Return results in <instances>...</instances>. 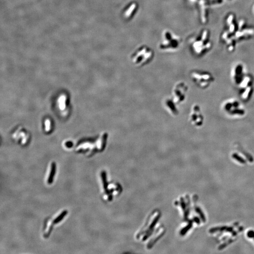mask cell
I'll use <instances>...</instances> for the list:
<instances>
[{"label":"cell","instance_id":"cell-7","mask_svg":"<svg viewBox=\"0 0 254 254\" xmlns=\"http://www.w3.org/2000/svg\"><path fill=\"white\" fill-rule=\"evenodd\" d=\"M164 107H166V109L167 111H168L169 113L171 114L174 115H177V108L175 106V102L173 100H172L171 101V100L169 99H167L164 102Z\"/></svg>","mask_w":254,"mask_h":254},{"label":"cell","instance_id":"cell-5","mask_svg":"<svg viewBox=\"0 0 254 254\" xmlns=\"http://www.w3.org/2000/svg\"><path fill=\"white\" fill-rule=\"evenodd\" d=\"M132 57V61L135 65L140 67L147 64L151 60L152 52L146 48L138 49Z\"/></svg>","mask_w":254,"mask_h":254},{"label":"cell","instance_id":"cell-1","mask_svg":"<svg viewBox=\"0 0 254 254\" xmlns=\"http://www.w3.org/2000/svg\"><path fill=\"white\" fill-rule=\"evenodd\" d=\"M235 98L225 100L221 104L223 112L227 117L233 119L244 118L247 115L246 107L241 102Z\"/></svg>","mask_w":254,"mask_h":254},{"label":"cell","instance_id":"cell-9","mask_svg":"<svg viewBox=\"0 0 254 254\" xmlns=\"http://www.w3.org/2000/svg\"><path fill=\"white\" fill-rule=\"evenodd\" d=\"M232 157L234 160H235L237 162H239L240 163H242V164L246 163V160L237 152H235L233 153L232 155Z\"/></svg>","mask_w":254,"mask_h":254},{"label":"cell","instance_id":"cell-14","mask_svg":"<svg viewBox=\"0 0 254 254\" xmlns=\"http://www.w3.org/2000/svg\"><path fill=\"white\" fill-rule=\"evenodd\" d=\"M226 1H232V0H226Z\"/></svg>","mask_w":254,"mask_h":254},{"label":"cell","instance_id":"cell-6","mask_svg":"<svg viewBox=\"0 0 254 254\" xmlns=\"http://www.w3.org/2000/svg\"><path fill=\"white\" fill-rule=\"evenodd\" d=\"M247 74L246 67L243 64L238 63L234 64L231 72V79L233 84L237 86Z\"/></svg>","mask_w":254,"mask_h":254},{"label":"cell","instance_id":"cell-2","mask_svg":"<svg viewBox=\"0 0 254 254\" xmlns=\"http://www.w3.org/2000/svg\"><path fill=\"white\" fill-rule=\"evenodd\" d=\"M190 78L199 88L207 89L215 82V77L211 73L205 71H193L190 74Z\"/></svg>","mask_w":254,"mask_h":254},{"label":"cell","instance_id":"cell-13","mask_svg":"<svg viewBox=\"0 0 254 254\" xmlns=\"http://www.w3.org/2000/svg\"><path fill=\"white\" fill-rule=\"evenodd\" d=\"M247 236L249 238H253L254 236V231L252 230H250L248 231L247 233Z\"/></svg>","mask_w":254,"mask_h":254},{"label":"cell","instance_id":"cell-11","mask_svg":"<svg viewBox=\"0 0 254 254\" xmlns=\"http://www.w3.org/2000/svg\"><path fill=\"white\" fill-rule=\"evenodd\" d=\"M224 230H226L227 232H232L233 230V229L232 228V227H227L225 226V227L212 228L210 229V233H214L218 231H224Z\"/></svg>","mask_w":254,"mask_h":254},{"label":"cell","instance_id":"cell-10","mask_svg":"<svg viewBox=\"0 0 254 254\" xmlns=\"http://www.w3.org/2000/svg\"><path fill=\"white\" fill-rule=\"evenodd\" d=\"M68 212H67V210H64L62 212V213L59 215L56 218H55L54 219V221H53V223H54V224H57V223H59L60 222H61L62 221V219H63L65 217L66 215H67V214Z\"/></svg>","mask_w":254,"mask_h":254},{"label":"cell","instance_id":"cell-8","mask_svg":"<svg viewBox=\"0 0 254 254\" xmlns=\"http://www.w3.org/2000/svg\"><path fill=\"white\" fill-rule=\"evenodd\" d=\"M56 165L54 162H52L51 165V172L49 173L48 179V184L51 185L52 184L54 181V177L56 174Z\"/></svg>","mask_w":254,"mask_h":254},{"label":"cell","instance_id":"cell-15","mask_svg":"<svg viewBox=\"0 0 254 254\" xmlns=\"http://www.w3.org/2000/svg\"><path fill=\"white\" fill-rule=\"evenodd\" d=\"M253 238H254V237H253Z\"/></svg>","mask_w":254,"mask_h":254},{"label":"cell","instance_id":"cell-3","mask_svg":"<svg viewBox=\"0 0 254 254\" xmlns=\"http://www.w3.org/2000/svg\"><path fill=\"white\" fill-rule=\"evenodd\" d=\"M189 121L191 125L195 128H200L203 126L205 118L201 107L199 104H193L191 107Z\"/></svg>","mask_w":254,"mask_h":254},{"label":"cell","instance_id":"cell-4","mask_svg":"<svg viewBox=\"0 0 254 254\" xmlns=\"http://www.w3.org/2000/svg\"><path fill=\"white\" fill-rule=\"evenodd\" d=\"M188 91V86L185 82H181L177 83L172 91L173 100L177 104H179L185 101L186 95Z\"/></svg>","mask_w":254,"mask_h":254},{"label":"cell","instance_id":"cell-12","mask_svg":"<svg viewBox=\"0 0 254 254\" xmlns=\"http://www.w3.org/2000/svg\"><path fill=\"white\" fill-rule=\"evenodd\" d=\"M196 210L197 211V213H198V214L200 215V218H202L203 221L204 222H205V221H206V218H205V215H204L203 213L202 212V210H200V208L197 207V208H196Z\"/></svg>","mask_w":254,"mask_h":254}]
</instances>
